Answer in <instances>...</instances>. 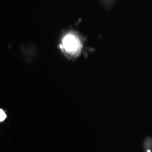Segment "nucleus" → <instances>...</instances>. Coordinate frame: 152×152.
<instances>
[{"instance_id":"2","label":"nucleus","mask_w":152,"mask_h":152,"mask_svg":"<svg viewBox=\"0 0 152 152\" xmlns=\"http://www.w3.org/2000/svg\"><path fill=\"white\" fill-rule=\"evenodd\" d=\"M0 113H1V118H0V121L1 122H2V121H4V119L6 118V117H7V115H6V114L4 112V111L2 109L0 110Z\"/></svg>"},{"instance_id":"3","label":"nucleus","mask_w":152,"mask_h":152,"mask_svg":"<svg viewBox=\"0 0 152 152\" xmlns=\"http://www.w3.org/2000/svg\"><path fill=\"white\" fill-rule=\"evenodd\" d=\"M147 152H151V151H150V150H148Z\"/></svg>"},{"instance_id":"1","label":"nucleus","mask_w":152,"mask_h":152,"mask_svg":"<svg viewBox=\"0 0 152 152\" xmlns=\"http://www.w3.org/2000/svg\"><path fill=\"white\" fill-rule=\"evenodd\" d=\"M78 45V41L74 36L69 35L64 38V46L68 52H75L77 50Z\"/></svg>"}]
</instances>
